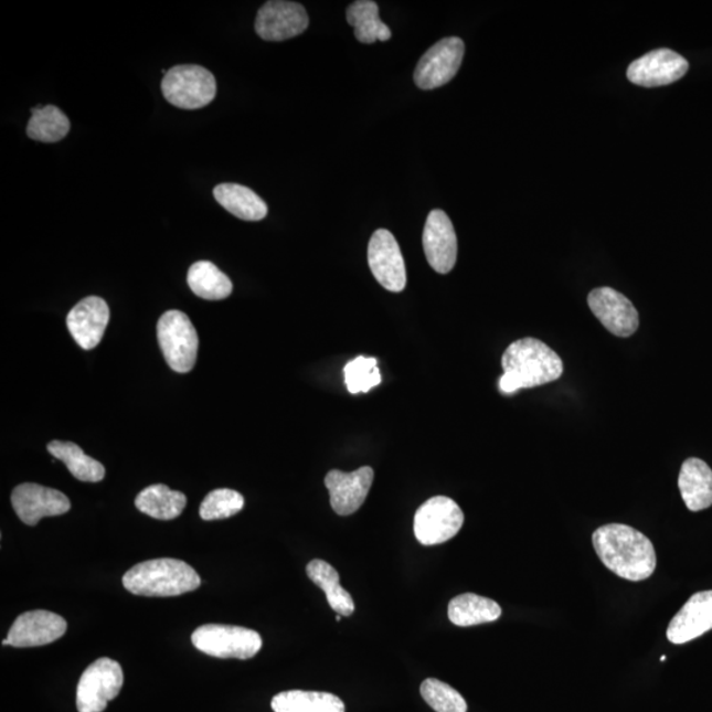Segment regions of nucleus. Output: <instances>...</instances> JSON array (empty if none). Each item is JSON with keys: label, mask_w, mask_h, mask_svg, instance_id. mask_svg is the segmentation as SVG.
Returning <instances> with one entry per match:
<instances>
[{"label": "nucleus", "mask_w": 712, "mask_h": 712, "mask_svg": "<svg viewBox=\"0 0 712 712\" xmlns=\"http://www.w3.org/2000/svg\"><path fill=\"white\" fill-rule=\"evenodd\" d=\"M593 545L603 565L621 580L640 582L655 573L657 557L652 541L633 527L603 525L594 532Z\"/></svg>", "instance_id": "1"}, {"label": "nucleus", "mask_w": 712, "mask_h": 712, "mask_svg": "<svg viewBox=\"0 0 712 712\" xmlns=\"http://www.w3.org/2000/svg\"><path fill=\"white\" fill-rule=\"evenodd\" d=\"M501 365L504 374L499 389L506 395L555 382L564 374V362L557 352L535 338H522L508 346Z\"/></svg>", "instance_id": "2"}, {"label": "nucleus", "mask_w": 712, "mask_h": 712, "mask_svg": "<svg viewBox=\"0 0 712 712\" xmlns=\"http://www.w3.org/2000/svg\"><path fill=\"white\" fill-rule=\"evenodd\" d=\"M127 592L139 596H179L201 586L200 575L187 562L158 559L135 565L124 576Z\"/></svg>", "instance_id": "3"}, {"label": "nucleus", "mask_w": 712, "mask_h": 712, "mask_svg": "<svg viewBox=\"0 0 712 712\" xmlns=\"http://www.w3.org/2000/svg\"><path fill=\"white\" fill-rule=\"evenodd\" d=\"M192 642L202 653L219 659L249 660L263 647L262 636L256 630L223 624H206L196 628Z\"/></svg>", "instance_id": "4"}, {"label": "nucleus", "mask_w": 712, "mask_h": 712, "mask_svg": "<svg viewBox=\"0 0 712 712\" xmlns=\"http://www.w3.org/2000/svg\"><path fill=\"white\" fill-rule=\"evenodd\" d=\"M161 91L169 104L196 110L215 98L216 81L212 72L199 65H178L166 73Z\"/></svg>", "instance_id": "5"}, {"label": "nucleus", "mask_w": 712, "mask_h": 712, "mask_svg": "<svg viewBox=\"0 0 712 712\" xmlns=\"http://www.w3.org/2000/svg\"><path fill=\"white\" fill-rule=\"evenodd\" d=\"M158 339L169 368L179 374L193 370L199 351V336L185 314L169 310L162 315L158 323Z\"/></svg>", "instance_id": "6"}, {"label": "nucleus", "mask_w": 712, "mask_h": 712, "mask_svg": "<svg viewBox=\"0 0 712 712\" xmlns=\"http://www.w3.org/2000/svg\"><path fill=\"white\" fill-rule=\"evenodd\" d=\"M124 669L117 661L102 657L81 676L77 687L78 712H104L124 688Z\"/></svg>", "instance_id": "7"}, {"label": "nucleus", "mask_w": 712, "mask_h": 712, "mask_svg": "<svg viewBox=\"0 0 712 712\" xmlns=\"http://www.w3.org/2000/svg\"><path fill=\"white\" fill-rule=\"evenodd\" d=\"M465 522L460 507L450 498L434 497L418 508L415 534L419 544L439 545L456 538Z\"/></svg>", "instance_id": "8"}, {"label": "nucleus", "mask_w": 712, "mask_h": 712, "mask_svg": "<svg viewBox=\"0 0 712 712\" xmlns=\"http://www.w3.org/2000/svg\"><path fill=\"white\" fill-rule=\"evenodd\" d=\"M465 56V43L459 38L439 40L418 61L415 83L423 91L444 86L456 77Z\"/></svg>", "instance_id": "9"}, {"label": "nucleus", "mask_w": 712, "mask_h": 712, "mask_svg": "<svg viewBox=\"0 0 712 712\" xmlns=\"http://www.w3.org/2000/svg\"><path fill=\"white\" fill-rule=\"evenodd\" d=\"M587 304L603 327L616 337L628 338L639 329V311L620 291L608 287L596 288L589 291Z\"/></svg>", "instance_id": "10"}, {"label": "nucleus", "mask_w": 712, "mask_h": 712, "mask_svg": "<svg viewBox=\"0 0 712 712\" xmlns=\"http://www.w3.org/2000/svg\"><path fill=\"white\" fill-rule=\"evenodd\" d=\"M309 17L305 7L296 2L273 0L257 12L255 30L266 42H284L307 31Z\"/></svg>", "instance_id": "11"}, {"label": "nucleus", "mask_w": 712, "mask_h": 712, "mask_svg": "<svg viewBox=\"0 0 712 712\" xmlns=\"http://www.w3.org/2000/svg\"><path fill=\"white\" fill-rule=\"evenodd\" d=\"M369 266L376 281L386 290L398 294L406 285V268L398 243L389 230L380 229L369 244Z\"/></svg>", "instance_id": "12"}, {"label": "nucleus", "mask_w": 712, "mask_h": 712, "mask_svg": "<svg viewBox=\"0 0 712 712\" xmlns=\"http://www.w3.org/2000/svg\"><path fill=\"white\" fill-rule=\"evenodd\" d=\"M13 511L24 524L36 525L43 518L61 517L71 511V500L53 488L36 483H23L11 495Z\"/></svg>", "instance_id": "13"}, {"label": "nucleus", "mask_w": 712, "mask_h": 712, "mask_svg": "<svg viewBox=\"0 0 712 712\" xmlns=\"http://www.w3.org/2000/svg\"><path fill=\"white\" fill-rule=\"evenodd\" d=\"M67 624L63 616L36 609L17 617L10 628L3 646L17 648L42 647L61 639L66 633Z\"/></svg>", "instance_id": "14"}, {"label": "nucleus", "mask_w": 712, "mask_h": 712, "mask_svg": "<svg viewBox=\"0 0 712 712\" xmlns=\"http://www.w3.org/2000/svg\"><path fill=\"white\" fill-rule=\"evenodd\" d=\"M423 244L431 267L440 275L449 274L457 263L458 241L456 230L443 210H433L427 215Z\"/></svg>", "instance_id": "15"}, {"label": "nucleus", "mask_w": 712, "mask_h": 712, "mask_svg": "<svg viewBox=\"0 0 712 712\" xmlns=\"http://www.w3.org/2000/svg\"><path fill=\"white\" fill-rule=\"evenodd\" d=\"M689 71V63L674 51L656 50L634 61L627 71L630 83L644 87L667 86L677 83Z\"/></svg>", "instance_id": "16"}, {"label": "nucleus", "mask_w": 712, "mask_h": 712, "mask_svg": "<svg viewBox=\"0 0 712 712\" xmlns=\"http://www.w3.org/2000/svg\"><path fill=\"white\" fill-rule=\"evenodd\" d=\"M374 470L369 466L361 467L354 472L331 470L325 478L330 493V504L339 517H350L364 503L374 481Z\"/></svg>", "instance_id": "17"}, {"label": "nucleus", "mask_w": 712, "mask_h": 712, "mask_svg": "<svg viewBox=\"0 0 712 712\" xmlns=\"http://www.w3.org/2000/svg\"><path fill=\"white\" fill-rule=\"evenodd\" d=\"M108 321H110V309L104 298L91 296L79 301L66 318L74 341L84 350L97 348L104 338Z\"/></svg>", "instance_id": "18"}, {"label": "nucleus", "mask_w": 712, "mask_h": 712, "mask_svg": "<svg viewBox=\"0 0 712 712\" xmlns=\"http://www.w3.org/2000/svg\"><path fill=\"white\" fill-rule=\"evenodd\" d=\"M712 629V589L697 593L671 619L668 640L684 644L698 639Z\"/></svg>", "instance_id": "19"}, {"label": "nucleus", "mask_w": 712, "mask_h": 712, "mask_svg": "<svg viewBox=\"0 0 712 712\" xmlns=\"http://www.w3.org/2000/svg\"><path fill=\"white\" fill-rule=\"evenodd\" d=\"M678 487L690 511L700 512L712 506V470L704 460H684L678 477Z\"/></svg>", "instance_id": "20"}, {"label": "nucleus", "mask_w": 712, "mask_h": 712, "mask_svg": "<svg viewBox=\"0 0 712 712\" xmlns=\"http://www.w3.org/2000/svg\"><path fill=\"white\" fill-rule=\"evenodd\" d=\"M214 199L236 219L262 221L268 214L267 203L254 190L240 184H220L214 188Z\"/></svg>", "instance_id": "21"}, {"label": "nucleus", "mask_w": 712, "mask_h": 712, "mask_svg": "<svg viewBox=\"0 0 712 712\" xmlns=\"http://www.w3.org/2000/svg\"><path fill=\"white\" fill-rule=\"evenodd\" d=\"M135 506L148 517L158 520H173L179 518L187 507V497L180 491H173L166 485H153L145 488Z\"/></svg>", "instance_id": "22"}, {"label": "nucleus", "mask_w": 712, "mask_h": 712, "mask_svg": "<svg viewBox=\"0 0 712 712\" xmlns=\"http://www.w3.org/2000/svg\"><path fill=\"white\" fill-rule=\"evenodd\" d=\"M447 614L456 626L471 627L497 621L501 616V607L492 599L469 593L458 595L450 601Z\"/></svg>", "instance_id": "23"}, {"label": "nucleus", "mask_w": 712, "mask_h": 712, "mask_svg": "<svg viewBox=\"0 0 712 712\" xmlns=\"http://www.w3.org/2000/svg\"><path fill=\"white\" fill-rule=\"evenodd\" d=\"M270 706L275 712H346L341 698L322 691H283Z\"/></svg>", "instance_id": "24"}, {"label": "nucleus", "mask_w": 712, "mask_h": 712, "mask_svg": "<svg viewBox=\"0 0 712 712\" xmlns=\"http://www.w3.org/2000/svg\"><path fill=\"white\" fill-rule=\"evenodd\" d=\"M309 580L327 594L329 605L338 615L351 616L355 612L352 596L339 585V574L334 567L323 560L310 561L307 566Z\"/></svg>", "instance_id": "25"}, {"label": "nucleus", "mask_w": 712, "mask_h": 712, "mask_svg": "<svg viewBox=\"0 0 712 712\" xmlns=\"http://www.w3.org/2000/svg\"><path fill=\"white\" fill-rule=\"evenodd\" d=\"M188 285L195 296L209 301L225 300L233 294V283L212 262H196L189 268Z\"/></svg>", "instance_id": "26"}, {"label": "nucleus", "mask_w": 712, "mask_h": 712, "mask_svg": "<svg viewBox=\"0 0 712 712\" xmlns=\"http://www.w3.org/2000/svg\"><path fill=\"white\" fill-rule=\"evenodd\" d=\"M348 22L354 29L358 42L372 44L389 42L392 36L390 26L379 18V6L372 0H358L348 9Z\"/></svg>", "instance_id": "27"}, {"label": "nucleus", "mask_w": 712, "mask_h": 712, "mask_svg": "<svg viewBox=\"0 0 712 712\" xmlns=\"http://www.w3.org/2000/svg\"><path fill=\"white\" fill-rule=\"evenodd\" d=\"M47 451L61 463H64L67 470L74 478L87 483H97L104 480L106 470L104 465L94 458L86 456L83 449L76 444L64 443V440H52L47 445Z\"/></svg>", "instance_id": "28"}, {"label": "nucleus", "mask_w": 712, "mask_h": 712, "mask_svg": "<svg viewBox=\"0 0 712 712\" xmlns=\"http://www.w3.org/2000/svg\"><path fill=\"white\" fill-rule=\"evenodd\" d=\"M26 135L42 142H57L71 131V120L59 107L47 105L33 107Z\"/></svg>", "instance_id": "29"}, {"label": "nucleus", "mask_w": 712, "mask_h": 712, "mask_svg": "<svg viewBox=\"0 0 712 712\" xmlns=\"http://www.w3.org/2000/svg\"><path fill=\"white\" fill-rule=\"evenodd\" d=\"M424 701L436 712H467L465 698L450 684L427 678L419 688Z\"/></svg>", "instance_id": "30"}, {"label": "nucleus", "mask_w": 712, "mask_h": 712, "mask_svg": "<svg viewBox=\"0 0 712 712\" xmlns=\"http://www.w3.org/2000/svg\"><path fill=\"white\" fill-rule=\"evenodd\" d=\"M244 507V498L240 492L220 488L208 495L200 507V517L203 520H222L240 513Z\"/></svg>", "instance_id": "31"}, {"label": "nucleus", "mask_w": 712, "mask_h": 712, "mask_svg": "<svg viewBox=\"0 0 712 712\" xmlns=\"http://www.w3.org/2000/svg\"><path fill=\"white\" fill-rule=\"evenodd\" d=\"M344 383L352 395L369 392L382 383L375 358L358 357L344 365Z\"/></svg>", "instance_id": "32"}, {"label": "nucleus", "mask_w": 712, "mask_h": 712, "mask_svg": "<svg viewBox=\"0 0 712 712\" xmlns=\"http://www.w3.org/2000/svg\"><path fill=\"white\" fill-rule=\"evenodd\" d=\"M660 660H661V661L667 660V656H662Z\"/></svg>", "instance_id": "33"}]
</instances>
